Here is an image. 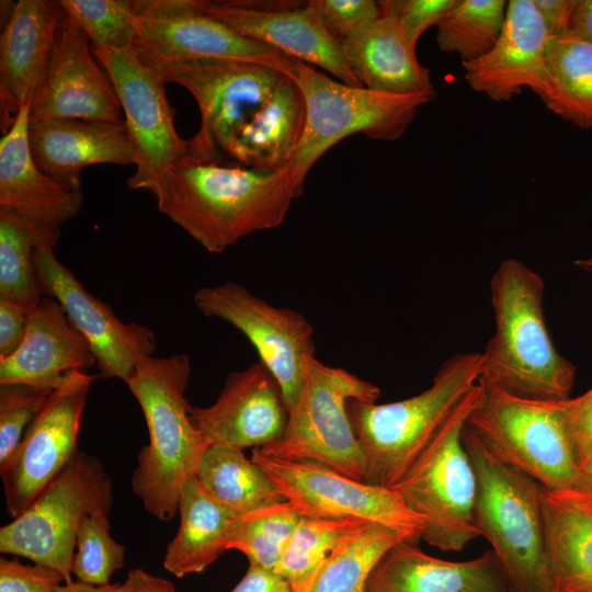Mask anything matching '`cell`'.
I'll list each match as a JSON object with an SVG mask.
<instances>
[{"label":"cell","instance_id":"1","mask_svg":"<svg viewBox=\"0 0 592 592\" xmlns=\"http://www.w3.org/2000/svg\"><path fill=\"white\" fill-rule=\"evenodd\" d=\"M158 208L210 253L280 226L300 196L285 169L221 166L190 153L155 194Z\"/></svg>","mask_w":592,"mask_h":592},{"label":"cell","instance_id":"2","mask_svg":"<svg viewBox=\"0 0 592 592\" xmlns=\"http://www.w3.org/2000/svg\"><path fill=\"white\" fill-rule=\"evenodd\" d=\"M543 277L517 259L490 281L496 331L482 353L485 383L519 398H570L576 367L555 348L544 315Z\"/></svg>","mask_w":592,"mask_h":592},{"label":"cell","instance_id":"3","mask_svg":"<svg viewBox=\"0 0 592 592\" xmlns=\"http://www.w3.org/2000/svg\"><path fill=\"white\" fill-rule=\"evenodd\" d=\"M192 365L186 354L141 357L126 385L147 423L149 443L137 456L132 487L145 510L161 521L178 513L181 489L210 446L191 420L185 398Z\"/></svg>","mask_w":592,"mask_h":592},{"label":"cell","instance_id":"4","mask_svg":"<svg viewBox=\"0 0 592 592\" xmlns=\"http://www.w3.org/2000/svg\"><path fill=\"white\" fill-rule=\"evenodd\" d=\"M477 477L474 522L515 592H556L546 539L544 488L496 457L465 425Z\"/></svg>","mask_w":592,"mask_h":592},{"label":"cell","instance_id":"5","mask_svg":"<svg viewBox=\"0 0 592 592\" xmlns=\"http://www.w3.org/2000/svg\"><path fill=\"white\" fill-rule=\"evenodd\" d=\"M482 353L445 361L432 385L399 401H350L349 415L366 462L365 482L391 489L407 473L482 375Z\"/></svg>","mask_w":592,"mask_h":592},{"label":"cell","instance_id":"6","mask_svg":"<svg viewBox=\"0 0 592 592\" xmlns=\"http://www.w3.org/2000/svg\"><path fill=\"white\" fill-rule=\"evenodd\" d=\"M379 395L371 382L310 356L282 437L253 451L274 459L315 462L365 481V455L348 408L353 400L376 402Z\"/></svg>","mask_w":592,"mask_h":592},{"label":"cell","instance_id":"7","mask_svg":"<svg viewBox=\"0 0 592 592\" xmlns=\"http://www.w3.org/2000/svg\"><path fill=\"white\" fill-rule=\"evenodd\" d=\"M481 394L479 380L391 488L422 520L420 539L445 551H458L480 536L474 522L477 477L463 432Z\"/></svg>","mask_w":592,"mask_h":592},{"label":"cell","instance_id":"8","mask_svg":"<svg viewBox=\"0 0 592 592\" xmlns=\"http://www.w3.org/2000/svg\"><path fill=\"white\" fill-rule=\"evenodd\" d=\"M288 77L299 87L306 104L304 135L288 166L300 195L311 167L338 141L355 133L398 139L421 106L435 98L389 94L339 82L297 59Z\"/></svg>","mask_w":592,"mask_h":592},{"label":"cell","instance_id":"9","mask_svg":"<svg viewBox=\"0 0 592 592\" xmlns=\"http://www.w3.org/2000/svg\"><path fill=\"white\" fill-rule=\"evenodd\" d=\"M480 383L481 398L466 425L496 457L545 489H572L578 462L568 426L567 399L530 400Z\"/></svg>","mask_w":592,"mask_h":592},{"label":"cell","instance_id":"10","mask_svg":"<svg viewBox=\"0 0 592 592\" xmlns=\"http://www.w3.org/2000/svg\"><path fill=\"white\" fill-rule=\"evenodd\" d=\"M112 481L102 463L78 452L16 517L0 528V551L58 571L71 582L77 530L88 514H109Z\"/></svg>","mask_w":592,"mask_h":592},{"label":"cell","instance_id":"11","mask_svg":"<svg viewBox=\"0 0 592 592\" xmlns=\"http://www.w3.org/2000/svg\"><path fill=\"white\" fill-rule=\"evenodd\" d=\"M139 54L164 83L180 84L194 96L201 111V127L189 140V153L203 161L217 162L218 149L227 151L239 127L285 76L276 68L253 61L164 60Z\"/></svg>","mask_w":592,"mask_h":592},{"label":"cell","instance_id":"12","mask_svg":"<svg viewBox=\"0 0 592 592\" xmlns=\"http://www.w3.org/2000/svg\"><path fill=\"white\" fill-rule=\"evenodd\" d=\"M91 50L105 68L125 114L136 167L127 186L155 195L171 168L189 155V140L182 139L174 127L166 83L141 60L135 45Z\"/></svg>","mask_w":592,"mask_h":592},{"label":"cell","instance_id":"13","mask_svg":"<svg viewBox=\"0 0 592 592\" xmlns=\"http://www.w3.org/2000/svg\"><path fill=\"white\" fill-rule=\"evenodd\" d=\"M193 300L204 316L230 323L249 340L277 382L289 411L301 388L305 362L316 353L309 320L295 309L272 306L230 281L198 288Z\"/></svg>","mask_w":592,"mask_h":592},{"label":"cell","instance_id":"14","mask_svg":"<svg viewBox=\"0 0 592 592\" xmlns=\"http://www.w3.org/2000/svg\"><path fill=\"white\" fill-rule=\"evenodd\" d=\"M281 496L301 516L353 519L383 524L420 539L422 520L392 489L352 479L332 468L309 460H283L252 451Z\"/></svg>","mask_w":592,"mask_h":592},{"label":"cell","instance_id":"15","mask_svg":"<svg viewBox=\"0 0 592 592\" xmlns=\"http://www.w3.org/2000/svg\"><path fill=\"white\" fill-rule=\"evenodd\" d=\"M95 376L70 373L49 395L11 457L0 466L7 510L20 515L78 451V435Z\"/></svg>","mask_w":592,"mask_h":592},{"label":"cell","instance_id":"16","mask_svg":"<svg viewBox=\"0 0 592 592\" xmlns=\"http://www.w3.org/2000/svg\"><path fill=\"white\" fill-rule=\"evenodd\" d=\"M135 46L164 60L205 58L260 62L288 76L296 59L248 38L202 12L198 0H137Z\"/></svg>","mask_w":592,"mask_h":592},{"label":"cell","instance_id":"17","mask_svg":"<svg viewBox=\"0 0 592 592\" xmlns=\"http://www.w3.org/2000/svg\"><path fill=\"white\" fill-rule=\"evenodd\" d=\"M54 249L55 244L48 242L35 249V270L43 295L61 305L87 340L100 375L126 382L141 357L153 355L155 332L140 323L121 320L110 306L86 289L57 259Z\"/></svg>","mask_w":592,"mask_h":592},{"label":"cell","instance_id":"18","mask_svg":"<svg viewBox=\"0 0 592 592\" xmlns=\"http://www.w3.org/2000/svg\"><path fill=\"white\" fill-rule=\"evenodd\" d=\"M198 8L248 38L321 67L344 83L361 86L344 58L341 43L307 2L198 0Z\"/></svg>","mask_w":592,"mask_h":592},{"label":"cell","instance_id":"19","mask_svg":"<svg viewBox=\"0 0 592 592\" xmlns=\"http://www.w3.org/2000/svg\"><path fill=\"white\" fill-rule=\"evenodd\" d=\"M92 54L84 33L65 14L43 81L32 95L31 121H123L116 93Z\"/></svg>","mask_w":592,"mask_h":592},{"label":"cell","instance_id":"20","mask_svg":"<svg viewBox=\"0 0 592 592\" xmlns=\"http://www.w3.org/2000/svg\"><path fill=\"white\" fill-rule=\"evenodd\" d=\"M191 420L209 445L257 448L282 437L288 408L277 382L259 362L231 372L213 405L192 407Z\"/></svg>","mask_w":592,"mask_h":592},{"label":"cell","instance_id":"21","mask_svg":"<svg viewBox=\"0 0 592 592\" xmlns=\"http://www.w3.org/2000/svg\"><path fill=\"white\" fill-rule=\"evenodd\" d=\"M549 34L534 0H510L501 34L483 56L462 62L469 87L494 102L528 88L542 98L548 87Z\"/></svg>","mask_w":592,"mask_h":592},{"label":"cell","instance_id":"22","mask_svg":"<svg viewBox=\"0 0 592 592\" xmlns=\"http://www.w3.org/2000/svg\"><path fill=\"white\" fill-rule=\"evenodd\" d=\"M64 18L59 1L20 0L13 5L0 37L3 134L43 81Z\"/></svg>","mask_w":592,"mask_h":592},{"label":"cell","instance_id":"23","mask_svg":"<svg viewBox=\"0 0 592 592\" xmlns=\"http://www.w3.org/2000/svg\"><path fill=\"white\" fill-rule=\"evenodd\" d=\"M27 138L39 170L73 190H81V171L88 166L135 164L124 121L30 119Z\"/></svg>","mask_w":592,"mask_h":592},{"label":"cell","instance_id":"24","mask_svg":"<svg viewBox=\"0 0 592 592\" xmlns=\"http://www.w3.org/2000/svg\"><path fill=\"white\" fill-rule=\"evenodd\" d=\"M96 365L87 340L61 305L44 296L29 312L23 342L0 358V384L22 383L55 389L75 371Z\"/></svg>","mask_w":592,"mask_h":592},{"label":"cell","instance_id":"25","mask_svg":"<svg viewBox=\"0 0 592 592\" xmlns=\"http://www.w3.org/2000/svg\"><path fill=\"white\" fill-rule=\"evenodd\" d=\"M31 100L0 140V206L37 226L59 229L81 210V190L69 189L36 166L29 145Z\"/></svg>","mask_w":592,"mask_h":592},{"label":"cell","instance_id":"26","mask_svg":"<svg viewBox=\"0 0 592 592\" xmlns=\"http://www.w3.org/2000/svg\"><path fill=\"white\" fill-rule=\"evenodd\" d=\"M364 592H515L494 553L467 561L432 557L403 540L371 573Z\"/></svg>","mask_w":592,"mask_h":592},{"label":"cell","instance_id":"27","mask_svg":"<svg viewBox=\"0 0 592 592\" xmlns=\"http://www.w3.org/2000/svg\"><path fill=\"white\" fill-rule=\"evenodd\" d=\"M340 43L362 87L389 94L436 95L430 70L419 62L415 47L395 19L380 15Z\"/></svg>","mask_w":592,"mask_h":592},{"label":"cell","instance_id":"28","mask_svg":"<svg viewBox=\"0 0 592 592\" xmlns=\"http://www.w3.org/2000/svg\"><path fill=\"white\" fill-rule=\"evenodd\" d=\"M305 124L304 95L297 83L284 76L236 132L226 153L249 168L285 169L301 141Z\"/></svg>","mask_w":592,"mask_h":592},{"label":"cell","instance_id":"29","mask_svg":"<svg viewBox=\"0 0 592 592\" xmlns=\"http://www.w3.org/2000/svg\"><path fill=\"white\" fill-rule=\"evenodd\" d=\"M180 525L168 544L163 567L175 577L204 571L228 550L239 515L216 500L195 476L181 489Z\"/></svg>","mask_w":592,"mask_h":592},{"label":"cell","instance_id":"30","mask_svg":"<svg viewBox=\"0 0 592 592\" xmlns=\"http://www.w3.org/2000/svg\"><path fill=\"white\" fill-rule=\"evenodd\" d=\"M543 501L556 592H592V511L565 490L544 488Z\"/></svg>","mask_w":592,"mask_h":592},{"label":"cell","instance_id":"31","mask_svg":"<svg viewBox=\"0 0 592 592\" xmlns=\"http://www.w3.org/2000/svg\"><path fill=\"white\" fill-rule=\"evenodd\" d=\"M194 476L239 516L285 501L263 468L239 448L210 445Z\"/></svg>","mask_w":592,"mask_h":592},{"label":"cell","instance_id":"32","mask_svg":"<svg viewBox=\"0 0 592 592\" xmlns=\"http://www.w3.org/2000/svg\"><path fill=\"white\" fill-rule=\"evenodd\" d=\"M546 107L581 128H592V43L566 33L547 45Z\"/></svg>","mask_w":592,"mask_h":592},{"label":"cell","instance_id":"33","mask_svg":"<svg viewBox=\"0 0 592 592\" xmlns=\"http://www.w3.org/2000/svg\"><path fill=\"white\" fill-rule=\"evenodd\" d=\"M59 229L30 223L11 208L0 206V297L27 310L44 297L36 270L35 249L43 242L57 244Z\"/></svg>","mask_w":592,"mask_h":592},{"label":"cell","instance_id":"34","mask_svg":"<svg viewBox=\"0 0 592 592\" xmlns=\"http://www.w3.org/2000/svg\"><path fill=\"white\" fill-rule=\"evenodd\" d=\"M403 540L413 542L407 534L395 528L365 523L333 550L309 592H364L380 559Z\"/></svg>","mask_w":592,"mask_h":592},{"label":"cell","instance_id":"35","mask_svg":"<svg viewBox=\"0 0 592 592\" xmlns=\"http://www.w3.org/2000/svg\"><path fill=\"white\" fill-rule=\"evenodd\" d=\"M365 523L301 516L274 571L289 583L293 592H309L333 550Z\"/></svg>","mask_w":592,"mask_h":592},{"label":"cell","instance_id":"36","mask_svg":"<svg viewBox=\"0 0 592 592\" xmlns=\"http://www.w3.org/2000/svg\"><path fill=\"white\" fill-rule=\"evenodd\" d=\"M506 8L505 0H456L435 25L440 49L457 54L462 62L483 56L501 34Z\"/></svg>","mask_w":592,"mask_h":592},{"label":"cell","instance_id":"37","mask_svg":"<svg viewBox=\"0 0 592 592\" xmlns=\"http://www.w3.org/2000/svg\"><path fill=\"white\" fill-rule=\"evenodd\" d=\"M300 519L286 500L244 514L239 517L228 550H239L249 563L275 570Z\"/></svg>","mask_w":592,"mask_h":592},{"label":"cell","instance_id":"38","mask_svg":"<svg viewBox=\"0 0 592 592\" xmlns=\"http://www.w3.org/2000/svg\"><path fill=\"white\" fill-rule=\"evenodd\" d=\"M66 14L84 33L91 49L119 50L134 46L137 36L135 1L60 0Z\"/></svg>","mask_w":592,"mask_h":592},{"label":"cell","instance_id":"39","mask_svg":"<svg viewBox=\"0 0 592 592\" xmlns=\"http://www.w3.org/2000/svg\"><path fill=\"white\" fill-rule=\"evenodd\" d=\"M109 514L86 515L79 523L71 574L76 580L104 585L124 566L125 548L110 533Z\"/></svg>","mask_w":592,"mask_h":592},{"label":"cell","instance_id":"40","mask_svg":"<svg viewBox=\"0 0 592 592\" xmlns=\"http://www.w3.org/2000/svg\"><path fill=\"white\" fill-rule=\"evenodd\" d=\"M53 390L22 383L0 384V466L14 453Z\"/></svg>","mask_w":592,"mask_h":592},{"label":"cell","instance_id":"41","mask_svg":"<svg viewBox=\"0 0 592 592\" xmlns=\"http://www.w3.org/2000/svg\"><path fill=\"white\" fill-rule=\"evenodd\" d=\"M377 2L380 15L395 19L408 43L417 47L424 31L436 25L456 0H384Z\"/></svg>","mask_w":592,"mask_h":592},{"label":"cell","instance_id":"42","mask_svg":"<svg viewBox=\"0 0 592 592\" xmlns=\"http://www.w3.org/2000/svg\"><path fill=\"white\" fill-rule=\"evenodd\" d=\"M307 3L339 42L380 16L378 2L373 0H310Z\"/></svg>","mask_w":592,"mask_h":592},{"label":"cell","instance_id":"43","mask_svg":"<svg viewBox=\"0 0 592 592\" xmlns=\"http://www.w3.org/2000/svg\"><path fill=\"white\" fill-rule=\"evenodd\" d=\"M62 582L64 577L50 567L0 559V592H56Z\"/></svg>","mask_w":592,"mask_h":592},{"label":"cell","instance_id":"44","mask_svg":"<svg viewBox=\"0 0 592 592\" xmlns=\"http://www.w3.org/2000/svg\"><path fill=\"white\" fill-rule=\"evenodd\" d=\"M567 418L577 462L592 453V388L567 399Z\"/></svg>","mask_w":592,"mask_h":592},{"label":"cell","instance_id":"45","mask_svg":"<svg viewBox=\"0 0 592 592\" xmlns=\"http://www.w3.org/2000/svg\"><path fill=\"white\" fill-rule=\"evenodd\" d=\"M30 310L0 297V358L12 355L23 342Z\"/></svg>","mask_w":592,"mask_h":592},{"label":"cell","instance_id":"46","mask_svg":"<svg viewBox=\"0 0 592 592\" xmlns=\"http://www.w3.org/2000/svg\"><path fill=\"white\" fill-rule=\"evenodd\" d=\"M230 592H293V590L276 571L249 563L246 574Z\"/></svg>","mask_w":592,"mask_h":592},{"label":"cell","instance_id":"47","mask_svg":"<svg viewBox=\"0 0 592 592\" xmlns=\"http://www.w3.org/2000/svg\"><path fill=\"white\" fill-rule=\"evenodd\" d=\"M550 37L568 32L574 0H534Z\"/></svg>","mask_w":592,"mask_h":592},{"label":"cell","instance_id":"48","mask_svg":"<svg viewBox=\"0 0 592 592\" xmlns=\"http://www.w3.org/2000/svg\"><path fill=\"white\" fill-rule=\"evenodd\" d=\"M121 592H175L173 583L140 568L128 571Z\"/></svg>","mask_w":592,"mask_h":592},{"label":"cell","instance_id":"49","mask_svg":"<svg viewBox=\"0 0 592 592\" xmlns=\"http://www.w3.org/2000/svg\"><path fill=\"white\" fill-rule=\"evenodd\" d=\"M568 32L592 43V0H574Z\"/></svg>","mask_w":592,"mask_h":592},{"label":"cell","instance_id":"50","mask_svg":"<svg viewBox=\"0 0 592 592\" xmlns=\"http://www.w3.org/2000/svg\"><path fill=\"white\" fill-rule=\"evenodd\" d=\"M56 592H121L119 583H109L104 585H93L78 580L64 583L57 588Z\"/></svg>","mask_w":592,"mask_h":592},{"label":"cell","instance_id":"51","mask_svg":"<svg viewBox=\"0 0 592 592\" xmlns=\"http://www.w3.org/2000/svg\"><path fill=\"white\" fill-rule=\"evenodd\" d=\"M584 508L592 511V490H565Z\"/></svg>","mask_w":592,"mask_h":592},{"label":"cell","instance_id":"52","mask_svg":"<svg viewBox=\"0 0 592 592\" xmlns=\"http://www.w3.org/2000/svg\"><path fill=\"white\" fill-rule=\"evenodd\" d=\"M574 264L583 270L592 271V258L577 260Z\"/></svg>","mask_w":592,"mask_h":592}]
</instances>
